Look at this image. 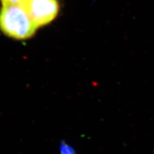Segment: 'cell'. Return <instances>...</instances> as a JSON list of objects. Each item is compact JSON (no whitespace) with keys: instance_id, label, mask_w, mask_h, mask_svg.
<instances>
[{"instance_id":"obj_2","label":"cell","mask_w":154,"mask_h":154,"mask_svg":"<svg viewBox=\"0 0 154 154\" xmlns=\"http://www.w3.org/2000/svg\"><path fill=\"white\" fill-rule=\"evenodd\" d=\"M23 6L37 28L54 21L59 11L57 0H26Z\"/></svg>"},{"instance_id":"obj_3","label":"cell","mask_w":154,"mask_h":154,"mask_svg":"<svg viewBox=\"0 0 154 154\" xmlns=\"http://www.w3.org/2000/svg\"><path fill=\"white\" fill-rule=\"evenodd\" d=\"M59 152L60 154H76L73 146L64 141H62L60 144Z\"/></svg>"},{"instance_id":"obj_1","label":"cell","mask_w":154,"mask_h":154,"mask_svg":"<svg viewBox=\"0 0 154 154\" xmlns=\"http://www.w3.org/2000/svg\"><path fill=\"white\" fill-rule=\"evenodd\" d=\"M37 28L23 5H4L0 11V29L7 36L26 39Z\"/></svg>"},{"instance_id":"obj_4","label":"cell","mask_w":154,"mask_h":154,"mask_svg":"<svg viewBox=\"0 0 154 154\" xmlns=\"http://www.w3.org/2000/svg\"><path fill=\"white\" fill-rule=\"evenodd\" d=\"M26 0H1L4 5H23Z\"/></svg>"}]
</instances>
